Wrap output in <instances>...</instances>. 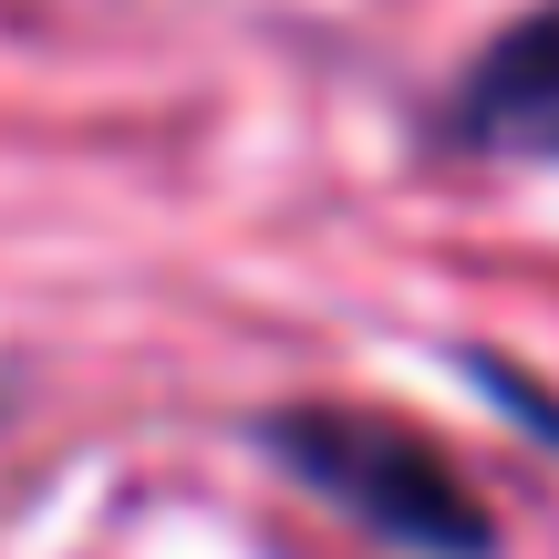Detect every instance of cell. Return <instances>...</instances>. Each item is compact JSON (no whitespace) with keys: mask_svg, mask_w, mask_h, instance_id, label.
I'll return each instance as SVG.
<instances>
[{"mask_svg":"<svg viewBox=\"0 0 559 559\" xmlns=\"http://www.w3.org/2000/svg\"><path fill=\"white\" fill-rule=\"evenodd\" d=\"M477 373H487V394H498L508 415H528V425H549V436H559V404H549L528 373H508V362H487V353H477Z\"/></svg>","mask_w":559,"mask_h":559,"instance_id":"3","label":"cell"},{"mask_svg":"<svg viewBox=\"0 0 559 559\" xmlns=\"http://www.w3.org/2000/svg\"><path fill=\"white\" fill-rule=\"evenodd\" d=\"M445 145L559 166V0H539L528 21H508V32L477 52V73H466L456 104H445Z\"/></svg>","mask_w":559,"mask_h":559,"instance_id":"2","label":"cell"},{"mask_svg":"<svg viewBox=\"0 0 559 559\" xmlns=\"http://www.w3.org/2000/svg\"><path fill=\"white\" fill-rule=\"evenodd\" d=\"M260 436H270V456L290 466L311 498H332L342 519H362L373 539H394L415 559H487L498 549L487 498L436 456V445H415L404 425L342 415V404H290V415L260 425Z\"/></svg>","mask_w":559,"mask_h":559,"instance_id":"1","label":"cell"}]
</instances>
